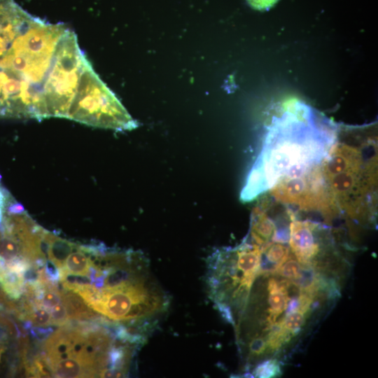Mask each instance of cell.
I'll list each match as a JSON object with an SVG mask.
<instances>
[{"instance_id": "obj_1", "label": "cell", "mask_w": 378, "mask_h": 378, "mask_svg": "<svg viewBox=\"0 0 378 378\" xmlns=\"http://www.w3.org/2000/svg\"><path fill=\"white\" fill-rule=\"evenodd\" d=\"M75 33L34 17L0 57V117L50 118L51 78Z\"/></svg>"}, {"instance_id": "obj_2", "label": "cell", "mask_w": 378, "mask_h": 378, "mask_svg": "<svg viewBox=\"0 0 378 378\" xmlns=\"http://www.w3.org/2000/svg\"><path fill=\"white\" fill-rule=\"evenodd\" d=\"M281 137L272 130L258 161L253 166L261 173L266 190L272 188L297 164H313L326 153V147L311 136L302 139L290 134Z\"/></svg>"}, {"instance_id": "obj_3", "label": "cell", "mask_w": 378, "mask_h": 378, "mask_svg": "<svg viewBox=\"0 0 378 378\" xmlns=\"http://www.w3.org/2000/svg\"><path fill=\"white\" fill-rule=\"evenodd\" d=\"M318 225L309 221L296 220L292 216L289 228V244L293 253L302 265H312L320 246L315 236Z\"/></svg>"}, {"instance_id": "obj_4", "label": "cell", "mask_w": 378, "mask_h": 378, "mask_svg": "<svg viewBox=\"0 0 378 378\" xmlns=\"http://www.w3.org/2000/svg\"><path fill=\"white\" fill-rule=\"evenodd\" d=\"M32 17L13 0H0V57L9 49Z\"/></svg>"}, {"instance_id": "obj_5", "label": "cell", "mask_w": 378, "mask_h": 378, "mask_svg": "<svg viewBox=\"0 0 378 378\" xmlns=\"http://www.w3.org/2000/svg\"><path fill=\"white\" fill-rule=\"evenodd\" d=\"M360 154L348 145L335 146L326 155L322 164L325 178H330L351 169L360 168Z\"/></svg>"}, {"instance_id": "obj_6", "label": "cell", "mask_w": 378, "mask_h": 378, "mask_svg": "<svg viewBox=\"0 0 378 378\" xmlns=\"http://www.w3.org/2000/svg\"><path fill=\"white\" fill-rule=\"evenodd\" d=\"M60 295L69 321H94L102 316L90 308L76 293L64 289L60 290Z\"/></svg>"}, {"instance_id": "obj_7", "label": "cell", "mask_w": 378, "mask_h": 378, "mask_svg": "<svg viewBox=\"0 0 378 378\" xmlns=\"http://www.w3.org/2000/svg\"><path fill=\"white\" fill-rule=\"evenodd\" d=\"M287 279L281 281L270 278L268 281V323L270 326L276 323L279 316L286 311L290 298L288 296L286 284Z\"/></svg>"}, {"instance_id": "obj_8", "label": "cell", "mask_w": 378, "mask_h": 378, "mask_svg": "<svg viewBox=\"0 0 378 378\" xmlns=\"http://www.w3.org/2000/svg\"><path fill=\"white\" fill-rule=\"evenodd\" d=\"M276 230L274 223L257 208L253 213L250 230L251 241L260 248L270 244V239H272Z\"/></svg>"}, {"instance_id": "obj_9", "label": "cell", "mask_w": 378, "mask_h": 378, "mask_svg": "<svg viewBox=\"0 0 378 378\" xmlns=\"http://www.w3.org/2000/svg\"><path fill=\"white\" fill-rule=\"evenodd\" d=\"M360 168L351 169L330 178V192L340 201L344 202L358 186Z\"/></svg>"}, {"instance_id": "obj_10", "label": "cell", "mask_w": 378, "mask_h": 378, "mask_svg": "<svg viewBox=\"0 0 378 378\" xmlns=\"http://www.w3.org/2000/svg\"><path fill=\"white\" fill-rule=\"evenodd\" d=\"M91 261L80 244L76 245L65 260L63 266L59 269V273H69L88 276Z\"/></svg>"}, {"instance_id": "obj_11", "label": "cell", "mask_w": 378, "mask_h": 378, "mask_svg": "<svg viewBox=\"0 0 378 378\" xmlns=\"http://www.w3.org/2000/svg\"><path fill=\"white\" fill-rule=\"evenodd\" d=\"M25 281L23 274L7 269L0 276V286L11 299L19 300L24 291Z\"/></svg>"}, {"instance_id": "obj_12", "label": "cell", "mask_w": 378, "mask_h": 378, "mask_svg": "<svg viewBox=\"0 0 378 378\" xmlns=\"http://www.w3.org/2000/svg\"><path fill=\"white\" fill-rule=\"evenodd\" d=\"M50 366L55 377H90L85 368L76 358L60 360Z\"/></svg>"}, {"instance_id": "obj_13", "label": "cell", "mask_w": 378, "mask_h": 378, "mask_svg": "<svg viewBox=\"0 0 378 378\" xmlns=\"http://www.w3.org/2000/svg\"><path fill=\"white\" fill-rule=\"evenodd\" d=\"M307 313L298 309L285 316L284 319L279 321L280 325L292 335H296L305 323Z\"/></svg>"}, {"instance_id": "obj_14", "label": "cell", "mask_w": 378, "mask_h": 378, "mask_svg": "<svg viewBox=\"0 0 378 378\" xmlns=\"http://www.w3.org/2000/svg\"><path fill=\"white\" fill-rule=\"evenodd\" d=\"M281 374L280 363L276 359H270L258 364L253 370V377L260 378H271Z\"/></svg>"}, {"instance_id": "obj_15", "label": "cell", "mask_w": 378, "mask_h": 378, "mask_svg": "<svg viewBox=\"0 0 378 378\" xmlns=\"http://www.w3.org/2000/svg\"><path fill=\"white\" fill-rule=\"evenodd\" d=\"M302 265L296 258L288 255L285 262L279 267L275 274H278L284 279L293 281L299 275Z\"/></svg>"}, {"instance_id": "obj_16", "label": "cell", "mask_w": 378, "mask_h": 378, "mask_svg": "<svg viewBox=\"0 0 378 378\" xmlns=\"http://www.w3.org/2000/svg\"><path fill=\"white\" fill-rule=\"evenodd\" d=\"M27 320H29L32 325L39 327H47L52 325L49 309L38 302L34 304Z\"/></svg>"}, {"instance_id": "obj_17", "label": "cell", "mask_w": 378, "mask_h": 378, "mask_svg": "<svg viewBox=\"0 0 378 378\" xmlns=\"http://www.w3.org/2000/svg\"><path fill=\"white\" fill-rule=\"evenodd\" d=\"M51 323L62 326L69 322L64 304L61 301L50 309Z\"/></svg>"}, {"instance_id": "obj_18", "label": "cell", "mask_w": 378, "mask_h": 378, "mask_svg": "<svg viewBox=\"0 0 378 378\" xmlns=\"http://www.w3.org/2000/svg\"><path fill=\"white\" fill-rule=\"evenodd\" d=\"M44 272L50 281L58 284L60 280L59 268L48 259L46 262Z\"/></svg>"}, {"instance_id": "obj_19", "label": "cell", "mask_w": 378, "mask_h": 378, "mask_svg": "<svg viewBox=\"0 0 378 378\" xmlns=\"http://www.w3.org/2000/svg\"><path fill=\"white\" fill-rule=\"evenodd\" d=\"M33 337L38 342H44L53 332L52 328L31 327L29 330Z\"/></svg>"}, {"instance_id": "obj_20", "label": "cell", "mask_w": 378, "mask_h": 378, "mask_svg": "<svg viewBox=\"0 0 378 378\" xmlns=\"http://www.w3.org/2000/svg\"><path fill=\"white\" fill-rule=\"evenodd\" d=\"M278 0H247L249 5L257 10H267L271 8Z\"/></svg>"}, {"instance_id": "obj_21", "label": "cell", "mask_w": 378, "mask_h": 378, "mask_svg": "<svg viewBox=\"0 0 378 378\" xmlns=\"http://www.w3.org/2000/svg\"><path fill=\"white\" fill-rule=\"evenodd\" d=\"M6 348V344L0 342V360H1V355L3 352L5 351Z\"/></svg>"}]
</instances>
